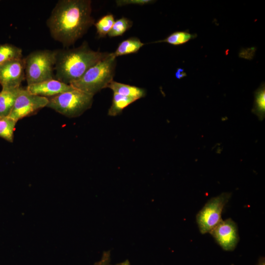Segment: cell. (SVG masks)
Masks as SVG:
<instances>
[{
	"label": "cell",
	"mask_w": 265,
	"mask_h": 265,
	"mask_svg": "<svg viewBox=\"0 0 265 265\" xmlns=\"http://www.w3.org/2000/svg\"><path fill=\"white\" fill-rule=\"evenodd\" d=\"M144 45V44L137 37H131L122 41L116 51L112 53L115 58L119 56L135 53Z\"/></svg>",
	"instance_id": "13"
},
{
	"label": "cell",
	"mask_w": 265,
	"mask_h": 265,
	"mask_svg": "<svg viewBox=\"0 0 265 265\" xmlns=\"http://www.w3.org/2000/svg\"><path fill=\"white\" fill-rule=\"evenodd\" d=\"M48 102V98L32 94L21 87L8 116L18 122L46 107Z\"/></svg>",
	"instance_id": "7"
},
{
	"label": "cell",
	"mask_w": 265,
	"mask_h": 265,
	"mask_svg": "<svg viewBox=\"0 0 265 265\" xmlns=\"http://www.w3.org/2000/svg\"><path fill=\"white\" fill-rule=\"evenodd\" d=\"M116 66V58L108 53L102 59L90 67L79 80L70 84L74 88L94 95L107 88L113 79Z\"/></svg>",
	"instance_id": "3"
},
{
	"label": "cell",
	"mask_w": 265,
	"mask_h": 265,
	"mask_svg": "<svg viewBox=\"0 0 265 265\" xmlns=\"http://www.w3.org/2000/svg\"><path fill=\"white\" fill-rule=\"evenodd\" d=\"M115 265H131V264L128 260H126L123 262L117 264Z\"/></svg>",
	"instance_id": "25"
},
{
	"label": "cell",
	"mask_w": 265,
	"mask_h": 265,
	"mask_svg": "<svg viewBox=\"0 0 265 265\" xmlns=\"http://www.w3.org/2000/svg\"><path fill=\"white\" fill-rule=\"evenodd\" d=\"M136 101L133 98L113 93L112 104L108 109V115L110 116L118 115L124 108Z\"/></svg>",
	"instance_id": "15"
},
{
	"label": "cell",
	"mask_w": 265,
	"mask_h": 265,
	"mask_svg": "<svg viewBox=\"0 0 265 265\" xmlns=\"http://www.w3.org/2000/svg\"><path fill=\"white\" fill-rule=\"evenodd\" d=\"M90 0H60L47 20L50 34L64 47L74 44L93 25Z\"/></svg>",
	"instance_id": "1"
},
{
	"label": "cell",
	"mask_w": 265,
	"mask_h": 265,
	"mask_svg": "<svg viewBox=\"0 0 265 265\" xmlns=\"http://www.w3.org/2000/svg\"><path fill=\"white\" fill-rule=\"evenodd\" d=\"M156 1L152 0H117L116 3L118 6H123L129 4H136L143 5L149 3H152Z\"/></svg>",
	"instance_id": "21"
},
{
	"label": "cell",
	"mask_w": 265,
	"mask_h": 265,
	"mask_svg": "<svg viewBox=\"0 0 265 265\" xmlns=\"http://www.w3.org/2000/svg\"><path fill=\"white\" fill-rule=\"evenodd\" d=\"M232 194L223 192L210 199L198 212L196 221L200 233H210L222 220L221 214Z\"/></svg>",
	"instance_id": "6"
},
{
	"label": "cell",
	"mask_w": 265,
	"mask_h": 265,
	"mask_svg": "<svg viewBox=\"0 0 265 265\" xmlns=\"http://www.w3.org/2000/svg\"><path fill=\"white\" fill-rule=\"evenodd\" d=\"M55 79L70 84L80 79L108 53L95 51L86 42L73 49L55 50Z\"/></svg>",
	"instance_id": "2"
},
{
	"label": "cell",
	"mask_w": 265,
	"mask_h": 265,
	"mask_svg": "<svg viewBox=\"0 0 265 265\" xmlns=\"http://www.w3.org/2000/svg\"><path fill=\"white\" fill-rule=\"evenodd\" d=\"M210 233L225 251L234 250L239 239L237 224L231 218L222 220Z\"/></svg>",
	"instance_id": "8"
},
{
	"label": "cell",
	"mask_w": 265,
	"mask_h": 265,
	"mask_svg": "<svg viewBox=\"0 0 265 265\" xmlns=\"http://www.w3.org/2000/svg\"><path fill=\"white\" fill-rule=\"evenodd\" d=\"M22 49L15 45L5 43L0 44V64L23 57Z\"/></svg>",
	"instance_id": "18"
},
{
	"label": "cell",
	"mask_w": 265,
	"mask_h": 265,
	"mask_svg": "<svg viewBox=\"0 0 265 265\" xmlns=\"http://www.w3.org/2000/svg\"><path fill=\"white\" fill-rule=\"evenodd\" d=\"M93 96L74 88L48 98L49 102L46 107L65 116L77 117L91 107Z\"/></svg>",
	"instance_id": "5"
},
{
	"label": "cell",
	"mask_w": 265,
	"mask_h": 265,
	"mask_svg": "<svg viewBox=\"0 0 265 265\" xmlns=\"http://www.w3.org/2000/svg\"><path fill=\"white\" fill-rule=\"evenodd\" d=\"M107 88L111 89L113 93L132 98L136 100L145 97L146 95V91L143 88L114 80L110 82Z\"/></svg>",
	"instance_id": "12"
},
{
	"label": "cell",
	"mask_w": 265,
	"mask_h": 265,
	"mask_svg": "<svg viewBox=\"0 0 265 265\" xmlns=\"http://www.w3.org/2000/svg\"><path fill=\"white\" fill-rule=\"evenodd\" d=\"M114 22V16L111 14H107L94 23L98 37H105L111 29Z\"/></svg>",
	"instance_id": "19"
},
{
	"label": "cell",
	"mask_w": 265,
	"mask_h": 265,
	"mask_svg": "<svg viewBox=\"0 0 265 265\" xmlns=\"http://www.w3.org/2000/svg\"><path fill=\"white\" fill-rule=\"evenodd\" d=\"M252 111L260 121L265 116V85L263 82L254 92V102Z\"/></svg>",
	"instance_id": "14"
},
{
	"label": "cell",
	"mask_w": 265,
	"mask_h": 265,
	"mask_svg": "<svg viewBox=\"0 0 265 265\" xmlns=\"http://www.w3.org/2000/svg\"><path fill=\"white\" fill-rule=\"evenodd\" d=\"M17 122L9 116L0 117V137L13 142Z\"/></svg>",
	"instance_id": "17"
},
{
	"label": "cell",
	"mask_w": 265,
	"mask_h": 265,
	"mask_svg": "<svg viewBox=\"0 0 265 265\" xmlns=\"http://www.w3.org/2000/svg\"><path fill=\"white\" fill-rule=\"evenodd\" d=\"M24 61L27 85L55 79V50L34 51L24 57Z\"/></svg>",
	"instance_id": "4"
},
{
	"label": "cell",
	"mask_w": 265,
	"mask_h": 265,
	"mask_svg": "<svg viewBox=\"0 0 265 265\" xmlns=\"http://www.w3.org/2000/svg\"><path fill=\"white\" fill-rule=\"evenodd\" d=\"M21 88H2L0 91V117L9 116Z\"/></svg>",
	"instance_id": "11"
},
{
	"label": "cell",
	"mask_w": 265,
	"mask_h": 265,
	"mask_svg": "<svg viewBox=\"0 0 265 265\" xmlns=\"http://www.w3.org/2000/svg\"><path fill=\"white\" fill-rule=\"evenodd\" d=\"M186 73L184 71V69L182 68H178L175 73V77L179 80L186 77Z\"/></svg>",
	"instance_id": "23"
},
{
	"label": "cell",
	"mask_w": 265,
	"mask_h": 265,
	"mask_svg": "<svg viewBox=\"0 0 265 265\" xmlns=\"http://www.w3.org/2000/svg\"><path fill=\"white\" fill-rule=\"evenodd\" d=\"M110 251H104L101 259L95 263L94 265H110Z\"/></svg>",
	"instance_id": "22"
},
{
	"label": "cell",
	"mask_w": 265,
	"mask_h": 265,
	"mask_svg": "<svg viewBox=\"0 0 265 265\" xmlns=\"http://www.w3.org/2000/svg\"><path fill=\"white\" fill-rule=\"evenodd\" d=\"M132 26V22L126 17H122L115 21L113 26L107 34L109 37L122 36Z\"/></svg>",
	"instance_id": "20"
},
{
	"label": "cell",
	"mask_w": 265,
	"mask_h": 265,
	"mask_svg": "<svg viewBox=\"0 0 265 265\" xmlns=\"http://www.w3.org/2000/svg\"><path fill=\"white\" fill-rule=\"evenodd\" d=\"M196 33H190L186 31H177L168 35L164 39L156 41L150 43H167L173 46H179L186 43L197 37Z\"/></svg>",
	"instance_id": "16"
},
{
	"label": "cell",
	"mask_w": 265,
	"mask_h": 265,
	"mask_svg": "<svg viewBox=\"0 0 265 265\" xmlns=\"http://www.w3.org/2000/svg\"><path fill=\"white\" fill-rule=\"evenodd\" d=\"M25 79L24 57L0 64V84L2 88L20 87Z\"/></svg>",
	"instance_id": "9"
},
{
	"label": "cell",
	"mask_w": 265,
	"mask_h": 265,
	"mask_svg": "<svg viewBox=\"0 0 265 265\" xmlns=\"http://www.w3.org/2000/svg\"><path fill=\"white\" fill-rule=\"evenodd\" d=\"M257 265H265V261L264 257H261L258 262Z\"/></svg>",
	"instance_id": "24"
},
{
	"label": "cell",
	"mask_w": 265,
	"mask_h": 265,
	"mask_svg": "<svg viewBox=\"0 0 265 265\" xmlns=\"http://www.w3.org/2000/svg\"><path fill=\"white\" fill-rule=\"evenodd\" d=\"M26 89L32 94L49 98L74 88L70 84L53 79L27 85Z\"/></svg>",
	"instance_id": "10"
}]
</instances>
